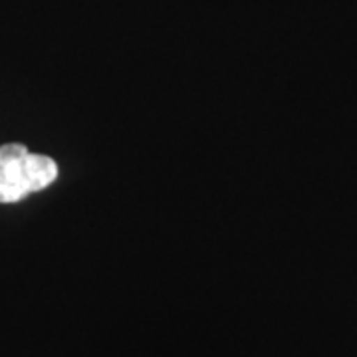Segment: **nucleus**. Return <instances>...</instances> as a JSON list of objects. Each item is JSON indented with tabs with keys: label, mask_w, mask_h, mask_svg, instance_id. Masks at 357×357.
Returning a JSON list of instances; mask_svg holds the SVG:
<instances>
[{
	"label": "nucleus",
	"mask_w": 357,
	"mask_h": 357,
	"mask_svg": "<svg viewBox=\"0 0 357 357\" xmlns=\"http://www.w3.org/2000/svg\"><path fill=\"white\" fill-rule=\"evenodd\" d=\"M28 175L32 183V191H42L58 178V163L48 155L30 153L28 155Z\"/></svg>",
	"instance_id": "2"
},
{
	"label": "nucleus",
	"mask_w": 357,
	"mask_h": 357,
	"mask_svg": "<svg viewBox=\"0 0 357 357\" xmlns=\"http://www.w3.org/2000/svg\"><path fill=\"white\" fill-rule=\"evenodd\" d=\"M28 147L22 143L0 145V203H18L32 191L28 175Z\"/></svg>",
	"instance_id": "1"
}]
</instances>
